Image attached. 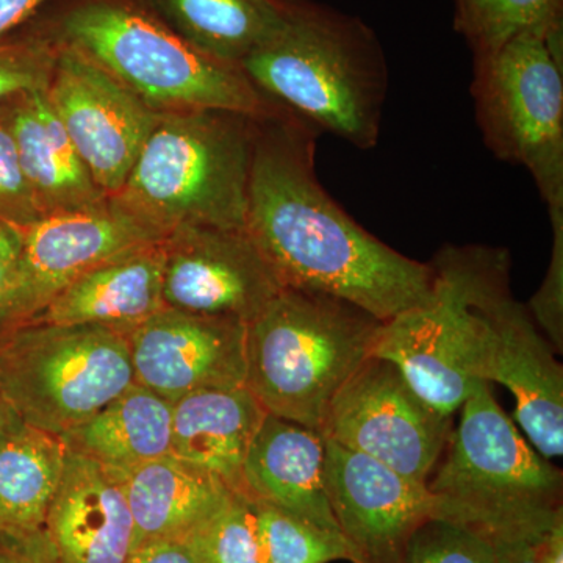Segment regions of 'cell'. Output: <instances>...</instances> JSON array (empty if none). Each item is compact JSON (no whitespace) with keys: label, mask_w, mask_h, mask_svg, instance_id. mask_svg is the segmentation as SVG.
<instances>
[{"label":"cell","mask_w":563,"mask_h":563,"mask_svg":"<svg viewBox=\"0 0 563 563\" xmlns=\"http://www.w3.org/2000/svg\"><path fill=\"white\" fill-rule=\"evenodd\" d=\"M66 454L58 437L31 426L0 433V537L27 540L44 532Z\"/></svg>","instance_id":"cell-24"},{"label":"cell","mask_w":563,"mask_h":563,"mask_svg":"<svg viewBox=\"0 0 563 563\" xmlns=\"http://www.w3.org/2000/svg\"><path fill=\"white\" fill-rule=\"evenodd\" d=\"M173 402L133 384L58 439L68 453L125 472L169 454Z\"/></svg>","instance_id":"cell-23"},{"label":"cell","mask_w":563,"mask_h":563,"mask_svg":"<svg viewBox=\"0 0 563 563\" xmlns=\"http://www.w3.org/2000/svg\"><path fill=\"white\" fill-rule=\"evenodd\" d=\"M539 555L542 563H563V521L544 533L539 543Z\"/></svg>","instance_id":"cell-38"},{"label":"cell","mask_w":563,"mask_h":563,"mask_svg":"<svg viewBox=\"0 0 563 563\" xmlns=\"http://www.w3.org/2000/svg\"><path fill=\"white\" fill-rule=\"evenodd\" d=\"M40 25L98 63L155 113L229 111L263 120L284 110L242 66L192 47L146 0H74Z\"/></svg>","instance_id":"cell-3"},{"label":"cell","mask_w":563,"mask_h":563,"mask_svg":"<svg viewBox=\"0 0 563 563\" xmlns=\"http://www.w3.org/2000/svg\"><path fill=\"white\" fill-rule=\"evenodd\" d=\"M128 342L135 383L166 401L246 385V322L165 307Z\"/></svg>","instance_id":"cell-16"},{"label":"cell","mask_w":563,"mask_h":563,"mask_svg":"<svg viewBox=\"0 0 563 563\" xmlns=\"http://www.w3.org/2000/svg\"><path fill=\"white\" fill-rule=\"evenodd\" d=\"M201 542L209 563H258L254 520L246 495L233 493L217 517L202 529Z\"/></svg>","instance_id":"cell-30"},{"label":"cell","mask_w":563,"mask_h":563,"mask_svg":"<svg viewBox=\"0 0 563 563\" xmlns=\"http://www.w3.org/2000/svg\"><path fill=\"white\" fill-rule=\"evenodd\" d=\"M0 563H57L44 532L27 540L0 537Z\"/></svg>","instance_id":"cell-35"},{"label":"cell","mask_w":563,"mask_h":563,"mask_svg":"<svg viewBox=\"0 0 563 563\" xmlns=\"http://www.w3.org/2000/svg\"><path fill=\"white\" fill-rule=\"evenodd\" d=\"M242 68L272 101L358 150L380 139L388 70L383 44L357 16L292 0L276 32Z\"/></svg>","instance_id":"cell-2"},{"label":"cell","mask_w":563,"mask_h":563,"mask_svg":"<svg viewBox=\"0 0 563 563\" xmlns=\"http://www.w3.org/2000/svg\"><path fill=\"white\" fill-rule=\"evenodd\" d=\"M22 424H24V422L14 413L5 396L0 391V433L13 431V429L21 428Z\"/></svg>","instance_id":"cell-39"},{"label":"cell","mask_w":563,"mask_h":563,"mask_svg":"<svg viewBox=\"0 0 563 563\" xmlns=\"http://www.w3.org/2000/svg\"><path fill=\"white\" fill-rule=\"evenodd\" d=\"M58 43L33 20L0 40V103L25 91L47 90Z\"/></svg>","instance_id":"cell-28"},{"label":"cell","mask_w":563,"mask_h":563,"mask_svg":"<svg viewBox=\"0 0 563 563\" xmlns=\"http://www.w3.org/2000/svg\"><path fill=\"white\" fill-rule=\"evenodd\" d=\"M44 536L57 563H125L135 548V525L118 474L66 454Z\"/></svg>","instance_id":"cell-17"},{"label":"cell","mask_w":563,"mask_h":563,"mask_svg":"<svg viewBox=\"0 0 563 563\" xmlns=\"http://www.w3.org/2000/svg\"><path fill=\"white\" fill-rule=\"evenodd\" d=\"M554 246L542 288L529 301V312L555 352L563 350V211L551 213Z\"/></svg>","instance_id":"cell-32"},{"label":"cell","mask_w":563,"mask_h":563,"mask_svg":"<svg viewBox=\"0 0 563 563\" xmlns=\"http://www.w3.org/2000/svg\"><path fill=\"white\" fill-rule=\"evenodd\" d=\"M21 236L20 273L7 329L33 320L101 263L162 242L111 198L91 209L41 218L22 229Z\"/></svg>","instance_id":"cell-15"},{"label":"cell","mask_w":563,"mask_h":563,"mask_svg":"<svg viewBox=\"0 0 563 563\" xmlns=\"http://www.w3.org/2000/svg\"><path fill=\"white\" fill-rule=\"evenodd\" d=\"M135 384L128 336L27 321L0 332V391L25 426L62 437Z\"/></svg>","instance_id":"cell-7"},{"label":"cell","mask_w":563,"mask_h":563,"mask_svg":"<svg viewBox=\"0 0 563 563\" xmlns=\"http://www.w3.org/2000/svg\"><path fill=\"white\" fill-rule=\"evenodd\" d=\"M384 321L325 292L282 288L246 324V387L266 413L322 435Z\"/></svg>","instance_id":"cell-5"},{"label":"cell","mask_w":563,"mask_h":563,"mask_svg":"<svg viewBox=\"0 0 563 563\" xmlns=\"http://www.w3.org/2000/svg\"><path fill=\"white\" fill-rule=\"evenodd\" d=\"M162 309L163 251L158 242L96 266L31 321L102 325L128 336Z\"/></svg>","instance_id":"cell-20"},{"label":"cell","mask_w":563,"mask_h":563,"mask_svg":"<svg viewBox=\"0 0 563 563\" xmlns=\"http://www.w3.org/2000/svg\"><path fill=\"white\" fill-rule=\"evenodd\" d=\"M125 563H209L201 542V532L184 539H165L135 548Z\"/></svg>","instance_id":"cell-34"},{"label":"cell","mask_w":563,"mask_h":563,"mask_svg":"<svg viewBox=\"0 0 563 563\" xmlns=\"http://www.w3.org/2000/svg\"><path fill=\"white\" fill-rule=\"evenodd\" d=\"M113 472L131 507L135 548L155 540L196 536L235 493L220 477L172 454Z\"/></svg>","instance_id":"cell-21"},{"label":"cell","mask_w":563,"mask_h":563,"mask_svg":"<svg viewBox=\"0 0 563 563\" xmlns=\"http://www.w3.org/2000/svg\"><path fill=\"white\" fill-rule=\"evenodd\" d=\"M490 252L444 246L431 262L429 302L384 321L374 343L373 357L395 363L413 390L446 417L461 409L477 380L476 296Z\"/></svg>","instance_id":"cell-9"},{"label":"cell","mask_w":563,"mask_h":563,"mask_svg":"<svg viewBox=\"0 0 563 563\" xmlns=\"http://www.w3.org/2000/svg\"><path fill=\"white\" fill-rule=\"evenodd\" d=\"M563 31L518 36L474 63L472 95L484 143L525 166L551 213L563 211Z\"/></svg>","instance_id":"cell-8"},{"label":"cell","mask_w":563,"mask_h":563,"mask_svg":"<svg viewBox=\"0 0 563 563\" xmlns=\"http://www.w3.org/2000/svg\"><path fill=\"white\" fill-rule=\"evenodd\" d=\"M509 251L493 247L476 309L481 346L476 377L512 393L515 418L543 457L563 453V368L528 306L510 292Z\"/></svg>","instance_id":"cell-10"},{"label":"cell","mask_w":563,"mask_h":563,"mask_svg":"<svg viewBox=\"0 0 563 563\" xmlns=\"http://www.w3.org/2000/svg\"><path fill=\"white\" fill-rule=\"evenodd\" d=\"M49 0H0V40L38 14Z\"/></svg>","instance_id":"cell-37"},{"label":"cell","mask_w":563,"mask_h":563,"mask_svg":"<svg viewBox=\"0 0 563 563\" xmlns=\"http://www.w3.org/2000/svg\"><path fill=\"white\" fill-rule=\"evenodd\" d=\"M544 533L542 536H509L488 539L492 542L493 553H495V563H542L539 555V543Z\"/></svg>","instance_id":"cell-36"},{"label":"cell","mask_w":563,"mask_h":563,"mask_svg":"<svg viewBox=\"0 0 563 563\" xmlns=\"http://www.w3.org/2000/svg\"><path fill=\"white\" fill-rule=\"evenodd\" d=\"M38 220L41 214L22 174L16 144L0 111V221L22 231Z\"/></svg>","instance_id":"cell-31"},{"label":"cell","mask_w":563,"mask_h":563,"mask_svg":"<svg viewBox=\"0 0 563 563\" xmlns=\"http://www.w3.org/2000/svg\"><path fill=\"white\" fill-rule=\"evenodd\" d=\"M321 131L290 110L257 122L246 231L282 287L325 292L388 321L424 306L431 263L406 257L352 220L317 176Z\"/></svg>","instance_id":"cell-1"},{"label":"cell","mask_w":563,"mask_h":563,"mask_svg":"<svg viewBox=\"0 0 563 563\" xmlns=\"http://www.w3.org/2000/svg\"><path fill=\"white\" fill-rule=\"evenodd\" d=\"M162 251L169 309L247 324L284 288L246 229L185 225L162 240Z\"/></svg>","instance_id":"cell-13"},{"label":"cell","mask_w":563,"mask_h":563,"mask_svg":"<svg viewBox=\"0 0 563 563\" xmlns=\"http://www.w3.org/2000/svg\"><path fill=\"white\" fill-rule=\"evenodd\" d=\"M325 488L355 563H402L415 531L442 517L428 484L325 440Z\"/></svg>","instance_id":"cell-14"},{"label":"cell","mask_w":563,"mask_h":563,"mask_svg":"<svg viewBox=\"0 0 563 563\" xmlns=\"http://www.w3.org/2000/svg\"><path fill=\"white\" fill-rule=\"evenodd\" d=\"M46 92L92 179L109 198L118 195L161 114L98 63L60 43Z\"/></svg>","instance_id":"cell-12"},{"label":"cell","mask_w":563,"mask_h":563,"mask_svg":"<svg viewBox=\"0 0 563 563\" xmlns=\"http://www.w3.org/2000/svg\"><path fill=\"white\" fill-rule=\"evenodd\" d=\"M257 122L229 111L161 114L111 199L162 240L185 225L244 231Z\"/></svg>","instance_id":"cell-4"},{"label":"cell","mask_w":563,"mask_h":563,"mask_svg":"<svg viewBox=\"0 0 563 563\" xmlns=\"http://www.w3.org/2000/svg\"><path fill=\"white\" fill-rule=\"evenodd\" d=\"M453 429L395 363L372 355L333 399L322 437L428 484Z\"/></svg>","instance_id":"cell-11"},{"label":"cell","mask_w":563,"mask_h":563,"mask_svg":"<svg viewBox=\"0 0 563 563\" xmlns=\"http://www.w3.org/2000/svg\"><path fill=\"white\" fill-rule=\"evenodd\" d=\"M247 501L254 520L258 563H355L342 536L322 531L272 504L251 498Z\"/></svg>","instance_id":"cell-27"},{"label":"cell","mask_w":563,"mask_h":563,"mask_svg":"<svg viewBox=\"0 0 563 563\" xmlns=\"http://www.w3.org/2000/svg\"><path fill=\"white\" fill-rule=\"evenodd\" d=\"M428 488L444 520L488 539L542 536L563 521L562 472L526 442L485 380H474Z\"/></svg>","instance_id":"cell-6"},{"label":"cell","mask_w":563,"mask_h":563,"mask_svg":"<svg viewBox=\"0 0 563 563\" xmlns=\"http://www.w3.org/2000/svg\"><path fill=\"white\" fill-rule=\"evenodd\" d=\"M325 439L313 429L266 415L243 465V495L340 533L325 488Z\"/></svg>","instance_id":"cell-18"},{"label":"cell","mask_w":563,"mask_h":563,"mask_svg":"<svg viewBox=\"0 0 563 563\" xmlns=\"http://www.w3.org/2000/svg\"><path fill=\"white\" fill-rule=\"evenodd\" d=\"M0 111L41 218L91 209L109 199L74 147L46 90L13 96L0 103Z\"/></svg>","instance_id":"cell-19"},{"label":"cell","mask_w":563,"mask_h":563,"mask_svg":"<svg viewBox=\"0 0 563 563\" xmlns=\"http://www.w3.org/2000/svg\"><path fill=\"white\" fill-rule=\"evenodd\" d=\"M402 563H495V553L477 529L432 518L415 531Z\"/></svg>","instance_id":"cell-29"},{"label":"cell","mask_w":563,"mask_h":563,"mask_svg":"<svg viewBox=\"0 0 563 563\" xmlns=\"http://www.w3.org/2000/svg\"><path fill=\"white\" fill-rule=\"evenodd\" d=\"M22 250L20 229L0 221V332L10 325Z\"/></svg>","instance_id":"cell-33"},{"label":"cell","mask_w":563,"mask_h":563,"mask_svg":"<svg viewBox=\"0 0 563 563\" xmlns=\"http://www.w3.org/2000/svg\"><path fill=\"white\" fill-rule=\"evenodd\" d=\"M192 47L242 66L280 27L292 0H146Z\"/></svg>","instance_id":"cell-25"},{"label":"cell","mask_w":563,"mask_h":563,"mask_svg":"<svg viewBox=\"0 0 563 563\" xmlns=\"http://www.w3.org/2000/svg\"><path fill=\"white\" fill-rule=\"evenodd\" d=\"M266 410L250 388H214L173 402L169 454L243 490V465Z\"/></svg>","instance_id":"cell-22"},{"label":"cell","mask_w":563,"mask_h":563,"mask_svg":"<svg viewBox=\"0 0 563 563\" xmlns=\"http://www.w3.org/2000/svg\"><path fill=\"white\" fill-rule=\"evenodd\" d=\"M454 27L488 60L525 33L563 31V0H455Z\"/></svg>","instance_id":"cell-26"}]
</instances>
